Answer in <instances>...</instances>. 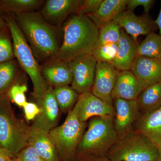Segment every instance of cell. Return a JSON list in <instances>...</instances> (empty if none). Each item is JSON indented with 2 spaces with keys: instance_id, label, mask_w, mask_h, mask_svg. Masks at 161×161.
Returning a JSON list of instances; mask_svg holds the SVG:
<instances>
[{
  "instance_id": "1",
  "label": "cell",
  "mask_w": 161,
  "mask_h": 161,
  "mask_svg": "<svg viewBox=\"0 0 161 161\" xmlns=\"http://www.w3.org/2000/svg\"><path fill=\"white\" fill-rule=\"evenodd\" d=\"M13 14L40 65L53 59L62 44V26L50 25L39 11Z\"/></svg>"
},
{
  "instance_id": "2",
  "label": "cell",
  "mask_w": 161,
  "mask_h": 161,
  "mask_svg": "<svg viewBox=\"0 0 161 161\" xmlns=\"http://www.w3.org/2000/svg\"><path fill=\"white\" fill-rule=\"evenodd\" d=\"M62 28V44L52 59L68 62L80 55L92 54L99 29L89 18L85 15L72 14L63 23Z\"/></svg>"
},
{
  "instance_id": "3",
  "label": "cell",
  "mask_w": 161,
  "mask_h": 161,
  "mask_svg": "<svg viewBox=\"0 0 161 161\" xmlns=\"http://www.w3.org/2000/svg\"><path fill=\"white\" fill-rule=\"evenodd\" d=\"M3 15L11 34L15 58L20 67L30 78L33 85V95L37 100L50 86L42 77L41 65L18 26L14 15L12 14L4 13Z\"/></svg>"
},
{
  "instance_id": "4",
  "label": "cell",
  "mask_w": 161,
  "mask_h": 161,
  "mask_svg": "<svg viewBox=\"0 0 161 161\" xmlns=\"http://www.w3.org/2000/svg\"><path fill=\"white\" fill-rule=\"evenodd\" d=\"M114 116L91 119L76 151V155L107 156L118 140L113 124Z\"/></svg>"
},
{
  "instance_id": "5",
  "label": "cell",
  "mask_w": 161,
  "mask_h": 161,
  "mask_svg": "<svg viewBox=\"0 0 161 161\" xmlns=\"http://www.w3.org/2000/svg\"><path fill=\"white\" fill-rule=\"evenodd\" d=\"M30 130L15 115L8 93L0 95V147L16 156L28 145Z\"/></svg>"
},
{
  "instance_id": "6",
  "label": "cell",
  "mask_w": 161,
  "mask_h": 161,
  "mask_svg": "<svg viewBox=\"0 0 161 161\" xmlns=\"http://www.w3.org/2000/svg\"><path fill=\"white\" fill-rule=\"evenodd\" d=\"M107 157L111 161H157L158 152L149 139L132 130L118 139Z\"/></svg>"
},
{
  "instance_id": "7",
  "label": "cell",
  "mask_w": 161,
  "mask_h": 161,
  "mask_svg": "<svg viewBox=\"0 0 161 161\" xmlns=\"http://www.w3.org/2000/svg\"><path fill=\"white\" fill-rule=\"evenodd\" d=\"M86 126V122L78 119L77 110L74 106L69 111L64 123L50 131V136L62 160L75 161L77 148Z\"/></svg>"
},
{
  "instance_id": "8",
  "label": "cell",
  "mask_w": 161,
  "mask_h": 161,
  "mask_svg": "<svg viewBox=\"0 0 161 161\" xmlns=\"http://www.w3.org/2000/svg\"><path fill=\"white\" fill-rule=\"evenodd\" d=\"M71 71L72 88L79 95L91 91L97 61L92 54L80 55L68 62Z\"/></svg>"
},
{
  "instance_id": "9",
  "label": "cell",
  "mask_w": 161,
  "mask_h": 161,
  "mask_svg": "<svg viewBox=\"0 0 161 161\" xmlns=\"http://www.w3.org/2000/svg\"><path fill=\"white\" fill-rule=\"evenodd\" d=\"M119 72L112 64L97 62L95 79L91 89L93 95L113 106L112 93Z\"/></svg>"
},
{
  "instance_id": "10",
  "label": "cell",
  "mask_w": 161,
  "mask_h": 161,
  "mask_svg": "<svg viewBox=\"0 0 161 161\" xmlns=\"http://www.w3.org/2000/svg\"><path fill=\"white\" fill-rule=\"evenodd\" d=\"M36 100L41 111L31 127L49 133L57 127L59 119L60 108L55 99L53 89L50 86Z\"/></svg>"
},
{
  "instance_id": "11",
  "label": "cell",
  "mask_w": 161,
  "mask_h": 161,
  "mask_svg": "<svg viewBox=\"0 0 161 161\" xmlns=\"http://www.w3.org/2000/svg\"><path fill=\"white\" fill-rule=\"evenodd\" d=\"M115 115L114 128L118 138L132 131V125L140 117V111L136 100L116 98L113 100Z\"/></svg>"
},
{
  "instance_id": "12",
  "label": "cell",
  "mask_w": 161,
  "mask_h": 161,
  "mask_svg": "<svg viewBox=\"0 0 161 161\" xmlns=\"http://www.w3.org/2000/svg\"><path fill=\"white\" fill-rule=\"evenodd\" d=\"M83 0H47L39 12L50 25L61 27L70 16L76 14Z\"/></svg>"
},
{
  "instance_id": "13",
  "label": "cell",
  "mask_w": 161,
  "mask_h": 161,
  "mask_svg": "<svg viewBox=\"0 0 161 161\" xmlns=\"http://www.w3.org/2000/svg\"><path fill=\"white\" fill-rule=\"evenodd\" d=\"M75 107L78 119L83 122L95 116H114L115 115L113 106L96 97L91 91L80 94Z\"/></svg>"
},
{
  "instance_id": "14",
  "label": "cell",
  "mask_w": 161,
  "mask_h": 161,
  "mask_svg": "<svg viewBox=\"0 0 161 161\" xmlns=\"http://www.w3.org/2000/svg\"><path fill=\"white\" fill-rule=\"evenodd\" d=\"M113 20L137 42L139 36H147L154 32L157 27L154 21L150 19L149 15L144 14L137 15L133 11L129 9L122 12Z\"/></svg>"
},
{
  "instance_id": "15",
  "label": "cell",
  "mask_w": 161,
  "mask_h": 161,
  "mask_svg": "<svg viewBox=\"0 0 161 161\" xmlns=\"http://www.w3.org/2000/svg\"><path fill=\"white\" fill-rule=\"evenodd\" d=\"M147 87L130 70L119 72L115 86L112 93L113 100L122 98L128 100H136L143 90Z\"/></svg>"
},
{
  "instance_id": "16",
  "label": "cell",
  "mask_w": 161,
  "mask_h": 161,
  "mask_svg": "<svg viewBox=\"0 0 161 161\" xmlns=\"http://www.w3.org/2000/svg\"><path fill=\"white\" fill-rule=\"evenodd\" d=\"M131 70L146 86L161 80V58L137 56Z\"/></svg>"
},
{
  "instance_id": "17",
  "label": "cell",
  "mask_w": 161,
  "mask_h": 161,
  "mask_svg": "<svg viewBox=\"0 0 161 161\" xmlns=\"http://www.w3.org/2000/svg\"><path fill=\"white\" fill-rule=\"evenodd\" d=\"M41 75L53 88L71 84L72 75L68 62L52 59L41 65Z\"/></svg>"
},
{
  "instance_id": "18",
  "label": "cell",
  "mask_w": 161,
  "mask_h": 161,
  "mask_svg": "<svg viewBox=\"0 0 161 161\" xmlns=\"http://www.w3.org/2000/svg\"><path fill=\"white\" fill-rule=\"evenodd\" d=\"M138 45V42L121 28L117 53L112 64L115 69L119 72L131 70L136 57Z\"/></svg>"
},
{
  "instance_id": "19",
  "label": "cell",
  "mask_w": 161,
  "mask_h": 161,
  "mask_svg": "<svg viewBox=\"0 0 161 161\" xmlns=\"http://www.w3.org/2000/svg\"><path fill=\"white\" fill-rule=\"evenodd\" d=\"M136 130L155 144H161V107L143 114L136 121Z\"/></svg>"
},
{
  "instance_id": "20",
  "label": "cell",
  "mask_w": 161,
  "mask_h": 161,
  "mask_svg": "<svg viewBox=\"0 0 161 161\" xmlns=\"http://www.w3.org/2000/svg\"><path fill=\"white\" fill-rule=\"evenodd\" d=\"M28 144L46 161H61L49 133L31 127Z\"/></svg>"
},
{
  "instance_id": "21",
  "label": "cell",
  "mask_w": 161,
  "mask_h": 161,
  "mask_svg": "<svg viewBox=\"0 0 161 161\" xmlns=\"http://www.w3.org/2000/svg\"><path fill=\"white\" fill-rule=\"evenodd\" d=\"M128 0H103L98 10L86 16L99 29L126 9Z\"/></svg>"
},
{
  "instance_id": "22",
  "label": "cell",
  "mask_w": 161,
  "mask_h": 161,
  "mask_svg": "<svg viewBox=\"0 0 161 161\" xmlns=\"http://www.w3.org/2000/svg\"><path fill=\"white\" fill-rule=\"evenodd\" d=\"M24 73L15 60L0 64V95L8 93L14 85L25 84Z\"/></svg>"
},
{
  "instance_id": "23",
  "label": "cell",
  "mask_w": 161,
  "mask_h": 161,
  "mask_svg": "<svg viewBox=\"0 0 161 161\" xmlns=\"http://www.w3.org/2000/svg\"><path fill=\"white\" fill-rule=\"evenodd\" d=\"M136 101L140 112L143 114L152 112L161 107V80L143 90Z\"/></svg>"
},
{
  "instance_id": "24",
  "label": "cell",
  "mask_w": 161,
  "mask_h": 161,
  "mask_svg": "<svg viewBox=\"0 0 161 161\" xmlns=\"http://www.w3.org/2000/svg\"><path fill=\"white\" fill-rule=\"evenodd\" d=\"M45 2L42 0H0V10L4 13L12 14L39 11Z\"/></svg>"
},
{
  "instance_id": "25",
  "label": "cell",
  "mask_w": 161,
  "mask_h": 161,
  "mask_svg": "<svg viewBox=\"0 0 161 161\" xmlns=\"http://www.w3.org/2000/svg\"><path fill=\"white\" fill-rule=\"evenodd\" d=\"M161 58V36L154 32L147 35L137 48L136 57Z\"/></svg>"
},
{
  "instance_id": "26",
  "label": "cell",
  "mask_w": 161,
  "mask_h": 161,
  "mask_svg": "<svg viewBox=\"0 0 161 161\" xmlns=\"http://www.w3.org/2000/svg\"><path fill=\"white\" fill-rule=\"evenodd\" d=\"M53 89L60 110L63 112L70 111L77 102L79 94L69 86H62Z\"/></svg>"
},
{
  "instance_id": "27",
  "label": "cell",
  "mask_w": 161,
  "mask_h": 161,
  "mask_svg": "<svg viewBox=\"0 0 161 161\" xmlns=\"http://www.w3.org/2000/svg\"><path fill=\"white\" fill-rule=\"evenodd\" d=\"M120 26L114 20L104 24L99 29L95 47L110 43H118L120 36Z\"/></svg>"
},
{
  "instance_id": "28",
  "label": "cell",
  "mask_w": 161,
  "mask_h": 161,
  "mask_svg": "<svg viewBox=\"0 0 161 161\" xmlns=\"http://www.w3.org/2000/svg\"><path fill=\"white\" fill-rule=\"evenodd\" d=\"M11 34L8 26L0 31V64L14 60Z\"/></svg>"
},
{
  "instance_id": "29",
  "label": "cell",
  "mask_w": 161,
  "mask_h": 161,
  "mask_svg": "<svg viewBox=\"0 0 161 161\" xmlns=\"http://www.w3.org/2000/svg\"><path fill=\"white\" fill-rule=\"evenodd\" d=\"M117 51V43H110L94 48L92 54L97 62H105L112 64Z\"/></svg>"
},
{
  "instance_id": "30",
  "label": "cell",
  "mask_w": 161,
  "mask_h": 161,
  "mask_svg": "<svg viewBox=\"0 0 161 161\" xmlns=\"http://www.w3.org/2000/svg\"><path fill=\"white\" fill-rule=\"evenodd\" d=\"M28 88L26 84H17L10 88L8 92L9 99L20 107H23L26 101V94Z\"/></svg>"
},
{
  "instance_id": "31",
  "label": "cell",
  "mask_w": 161,
  "mask_h": 161,
  "mask_svg": "<svg viewBox=\"0 0 161 161\" xmlns=\"http://www.w3.org/2000/svg\"><path fill=\"white\" fill-rule=\"evenodd\" d=\"M18 161H46L33 147L28 145L15 156Z\"/></svg>"
},
{
  "instance_id": "32",
  "label": "cell",
  "mask_w": 161,
  "mask_h": 161,
  "mask_svg": "<svg viewBox=\"0 0 161 161\" xmlns=\"http://www.w3.org/2000/svg\"><path fill=\"white\" fill-rule=\"evenodd\" d=\"M103 0H83L76 14L85 15L92 14L98 10Z\"/></svg>"
},
{
  "instance_id": "33",
  "label": "cell",
  "mask_w": 161,
  "mask_h": 161,
  "mask_svg": "<svg viewBox=\"0 0 161 161\" xmlns=\"http://www.w3.org/2000/svg\"><path fill=\"white\" fill-rule=\"evenodd\" d=\"M155 1L153 0H128L126 9L133 11L138 6L143 7L144 14H148Z\"/></svg>"
},
{
  "instance_id": "34",
  "label": "cell",
  "mask_w": 161,
  "mask_h": 161,
  "mask_svg": "<svg viewBox=\"0 0 161 161\" xmlns=\"http://www.w3.org/2000/svg\"><path fill=\"white\" fill-rule=\"evenodd\" d=\"M23 108L25 118L27 121L34 120L41 111L40 107L37 104L32 102H27Z\"/></svg>"
},
{
  "instance_id": "35",
  "label": "cell",
  "mask_w": 161,
  "mask_h": 161,
  "mask_svg": "<svg viewBox=\"0 0 161 161\" xmlns=\"http://www.w3.org/2000/svg\"><path fill=\"white\" fill-rule=\"evenodd\" d=\"M77 161H111L107 156H95L93 155L78 156Z\"/></svg>"
},
{
  "instance_id": "36",
  "label": "cell",
  "mask_w": 161,
  "mask_h": 161,
  "mask_svg": "<svg viewBox=\"0 0 161 161\" xmlns=\"http://www.w3.org/2000/svg\"><path fill=\"white\" fill-rule=\"evenodd\" d=\"M13 156H14L12 155L8 150L0 147V161H8Z\"/></svg>"
},
{
  "instance_id": "37",
  "label": "cell",
  "mask_w": 161,
  "mask_h": 161,
  "mask_svg": "<svg viewBox=\"0 0 161 161\" xmlns=\"http://www.w3.org/2000/svg\"><path fill=\"white\" fill-rule=\"evenodd\" d=\"M154 23L157 27H158L159 31V35L161 36V8L159 13L156 19L154 21Z\"/></svg>"
},
{
  "instance_id": "38",
  "label": "cell",
  "mask_w": 161,
  "mask_h": 161,
  "mask_svg": "<svg viewBox=\"0 0 161 161\" xmlns=\"http://www.w3.org/2000/svg\"><path fill=\"white\" fill-rule=\"evenodd\" d=\"M7 26V24L3 18V12L0 10V31Z\"/></svg>"
},
{
  "instance_id": "39",
  "label": "cell",
  "mask_w": 161,
  "mask_h": 161,
  "mask_svg": "<svg viewBox=\"0 0 161 161\" xmlns=\"http://www.w3.org/2000/svg\"><path fill=\"white\" fill-rule=\"evenodd\" d=\"M158 152V159L157 161H161V144L156 146Z\"/></svg>"
},
{
  "instance_id": "40",
  "label": "cell",
  "mask_w": 161,
  "mask_h": 161,
  "mask_svg": "<svg viewBox=\"0 0 161 161\" xmlns=\"http://www.w3.org/2000/svg\"><path fill=\"white\" fill-rule=\"evenodd\" d=\"M15 156L12 157L10 158L8 160V161H18L16 158Z\"/></svg>"
}]
</instances>
